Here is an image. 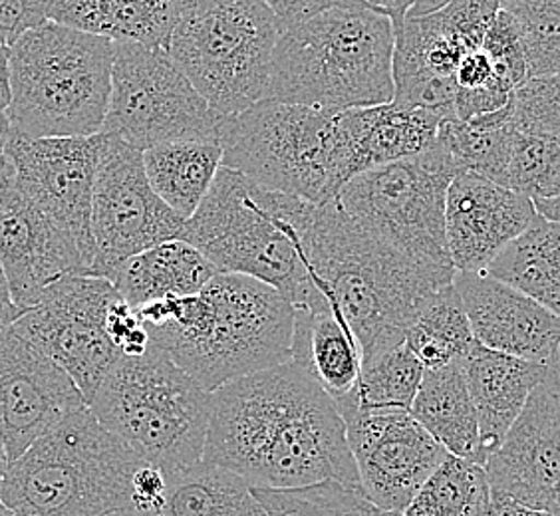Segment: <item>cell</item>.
Returning a JSON list of instances; mask_svg holds the SVG:
<instances>
[{
    "label": "cell",
    "mask_w": 560,
    "mask_h": 516,
    "mask_svg": "<svg viewBox=\"0 0 560 516\" xmlns=\"http://www.w3.org/2000/svg\"><path fill=\"white\" fill-rule=\"evenodd\" d=\"M291 360L338 401L354 389L362 352L345 318L326 304L316 310L294 308Z\"/></svg>",
    "instance_id": "d4e9b609"
},
{
    "label": "cell",
    "mask_w": 560,
    "mask_h": 516,
    "mask_svg": "<svg viewBox=\"0 0 560 516\" xmlns=\"http://www.w3.org/2000/svg\"><path fill=\"white\" fill-rule=\"evenodd\" d=\"M517 131L509 104L493 114L471 119H445L435 141L452 155L462 173H475L491 184L506 187V167Z\"/></svg>",
    "instance_id": "d6a6232c"
},
{
    "label": "cell",
    "mask_w": 560,
    "mask_h": 516,
    "mask_svg": "<svg viewBox=\"0 0 560 516\" xmlns=\"http://www.w3.org/2000/svg\"><path fill=\"white\" fill-rule=\"evenodd\" d=\"M491 511L483 465L445 453L401 516H491Z\"/></svg>",
    "instance_id": "836d02e7"
},
{
    "label": "cell",
    "mask_w": 560,
    "mask_h": 516,
    "mask_svg": "<svg viewBox=\"0 0 560 516\" xmlns=\"http://www.w3.org/2000/svg\"><path fill=\"white\" fill-rule=\"evenodd\" d=\"M311 207L221 167L203 203L185 221L182 241L197 248L217 274L259 280L294 308L316 310L328 302L306 272L302 231Z\"/></svg>",
    "instance_id": "277c9868"
},
{
    "label": "cell",
    "mask_w": 560,
    "mask_h": 516,
    "mask_svg": "<svg viewBox=\"0 0 560 516\" xmlns=\"http://www.w3.org/2000/svg\"><path fill=\"white\" fill-rule=\"evenodd\" d=\"M453 284L477 344L540 366L559 364V314L487 274L455 272Z\"/></svg>",
    "instance_id": "7402d4cb"
},
{
    "label": "cell",
    "mask_w": 560,
    "mask_h": 516,
    "mask_svg": "<svg viewBox=\"0 0 560 516\" xmlns=\"http://www.w3.org/2000/svg\"><path fill=\"white\" fill-rule=\"evenodd\" d=\"M141 155L151 189L184 221L203 203L223 167V151L215 140L167 141Z\"/></svg>",
    "instance_id": "f1b7e54d"
},
{
    "label": "cell",
    "mask_w": 560,
    "mask_h": 516,
    "mask_svg": "<svg viewBox=\"0 0 560 516\" xmlns=\"http://www.w3.org/2000/svg\"><path fill=\"white\" fill-rule=\"evenodd\" d=\"M497 0H452L428 14L408 12L394 26V104L455 118V70L481 48Z\"/></svg>",
    "instance_id": "4fadbf2b"
},
{
    "label": "cell",
    "mask_w": 560,
    "mask_h": 516,
    "mask_svg": "<svg viewBox=\"0 0 560 516\" xmlns=\"http://www.w3.org/2000/svg\"><path fill=\"white\" fill-rule=\"evenodd\" d=\"M537 221L525 195L475 173L455 175L445 195V243L453 270L483 274L499 250Z\"/></svg>",
    "instance_id": "44dd1931"
},
{
    "label": "cell",
    "mask_w": 560,
    "mask_h": 516,
    "mask_svg": "<svg viewBox=\"0 0 560 516\" xmlns=\"http://www.w3.org/2000/svg\"><path fill=\"white\" fill-rule=\"evenodd\" d=\"M9 86H7V75L0 72V162H2V153L4 145L11 136V124H9Z\"/></svg>",
    "instance_id": "7dc6e473"
},
{
    "label": "cell",
    "mask_w": 560,
    "mask_h": 516,
    "mask_svg": "<svg viewBox=\"0 0 560 516\" xmlns=\"http://www.w3.org/2000/svg\"><path fill=\"white\" fill-rule=\"evenodd\" d=\"M459 173L452 155L435 141L420 155L355 175L332 203L358 228L399 255L452 267L445 243V195Z\"/></svg>",
    "instance_id": "8fae6325"
},
{
    "label": "cell",
    "mask_w": 560,
    "mask_h": 516,
    "mask_svg": "<svg viewBox=\"0 0 560 516\" xmlns=\"http://www.w3.org/2000/svg\"><path fill=\"white\" fill-rule=\"evenodd\" d=\"M443 119L394 102L338 114V175L345 187L372 167L401 162L430 150Z\"/></svg>",
    "instance_id": "603a6c76"
},
{
    "label": "cell",
    "mask_w": 560,
    "mask_h": 516,
    "mask_svg": "<svg viewBox=\"0 0 560 516\" xmlns=\"http://www.w3.org/2000/svg\"><path fill=\"white\" fill-rule=\"evenodd\" d=\"M481 50L491 58L497 74L509 80L513 86H517L527 78V64L517 22L509 12L501 9L497 11L483 36Z\"/></svg>",
    "instance_id": "f35d334b"
},
{
    "label": "cell",
    "mask_w": 560,
    "mask_h": 516,
    "mask_svg": "<svg viewBox=\"0 0 560 516\" xmlns=\"http://www.w3.org/2000/svg\"><path fill=\"white\" fill-rule=\"evenodd\" d=\"M491 516H552L549 513H539V511H528L523 506L513 505L509 501H501V499H493V511Z\"/></svg>",
    "instance_id": "c3c4849f"
},
{
    "label": "cell",
    "mask_w": 560,
    "mask_h": 516,
    "mask_svg": "<svg viewBox=\"0 0 560 516\" xmlns=\"http://www.w3.org/2000/svg\"><path fill=\"white\" fill-rule=\"evenodd\" d=\"M215 274L197 248L177 238L128 258L109 282L131 308H138L165 296L197 294Z\"/></svg>",
    "instance_id": "83f0119b"
},
{
    "label": "cell",
    "mask_w": 560,
    "mask_h": 516,
    "mask_svg": "<svg viewBox=\"0 0 560 516\" xmlns=\"http://www.w3.org/2000/svg\"><path fill=\"white\" fill-rule=\"evenodd\" d=\"M559 75L525 78L509 97L511 124L518 133L560 138Z\"/></svg>",
    "instance_id": "74e56055"
},
{
    "label": "cell",
    "mask_w": 560,
    "mask_h": 516,
    "mask_svg": "<svg viewBox=\"0 0 560 516\" xmlns=\"http://www.w3.org/2000/svg\"><path fill=\"white\" fill-rule=\"evenodd\" d=\"M447 2H452V0H416V4H413V9L410 12H413V14H428V12L442 9Z\"/></svg>",
    "instance_id": "681fc988"
},
{
    "label": "cell",
    "mask_w": 560,
    "mask_h": 516,
    "mask_svg": "<svg viewBox=\"0 0 560 516\" xmlns=\"http://www.w3.org/2000/svg\"><path fill=\"white\" fill-rule=\"evenodd\" d=\"M102 427L165 474L203 459L211 394L158 345L112 366L88 403Z\"/></svg>",
    "instance_id": "ba28073f"
},
{
    "label": "cell",
    "mask_w": 560,
    "mask_h": 516,
    "mask_svg": "<svg viewBox=\"0 0 560 516\" xmlns=\"http://www.w3.org/2000/svg\"><path fill=\"white\" fill-rule=\"evenodd\" d=\"M495 78L501 75L497 74L491 58L481 48H477L459 60L455 70V92H474L491 84Z\"/></svg>",
    "instance_id": "ee69618b"
},
{
    "label": "cell",
    "mask_w": 560,
    "mask_h": 516,
    "mask_svg": "<svg viewBox=\"0 0 560 516\" xmlns=\"http://www.w3.org/2000/svg\"><path fill=\"white\" fill-rule=\"evenodd\" d=\"M410 413L445 452L479 465L486 462L462 362L425 370Z\"/></svg>",
    "instance_id": "4316f807"
},
{
    "label": "cell",
    "mask_w": 560,
    "mask_h": 516,
    "mask_svg": "<svg viewBox=\"0 0 560 516\" xmlns=\"http://www.w3.org/2000/svg\"><path fill=\"white\" fill-rule=\"evenodd\" d=\"M9 50L11 46L4 40V36L0 34V72L7 75V62H9Z\"/></svg>",
    "instance_id": "f907efd6"
},
{
    "label": "cell",
    "mask_w": 560,
    "mask_h": 516,
    "mask_svg": "<svg viewBox=\"0 0 560 516\" xmlns=\"http://www.w3.org/2000/svg\"><path fill=\"white\" fill-rule=\"evenodd\" d=\"M182 0H58L50 21L114 44L167 50Z\"/></svg>",
    "instance_id": "484cf974"
},
{
    "label": "cell",
    "mask_w": 560,
    "mask_h": 516,
    "mask_svg": "<svg viewBox=\"0 0 560 516\" xmlns=\"http://www.w3.org/2000/svg\"><path fill=\"white\" fill-rule=\"evenodd\" d=\"M418 357L408 345H392L380 354L362 360L355 386L346 398L360 409H406L420 389L423 377Z\"/></svg>",
    "instance_id": "e575fe53"
},
{
    "label": "cell",
    "mask_w": 560,
    "mask_h": 516,
    "mask_svg": "<svg viewBox=\"0 0 560 516\" xmlns=\"http://www.w3.org/2000/svg\"><path fill=\"white\" fill-rule=\"evenodd\" d=\"M277 16L280 31L294 26L299 22L311 19L330 9H350V7H368L362 0H260Z\"/></svg>",
    "instance_id": "7bdbcfd3"
},
{
    "label": "cell",
    "mask_w": 560,
    "mask_h": 516,
    "mask_svg": "<svg viewBox=\"0 0 560 516\" xmlns=\"http://www.w3.org/2000/svg\"><path fill=\"white\" fill-rule=\"evenodd\" d=\"M165 479L160 516H269L243 477L203 459Z\"/></svg>",
    "instance_id": "4dcf8cb0"
},
{
    "label": "cell",
    "mask_w": 560,
    "mask_h": 516,
    "mask_svg": "<svg viewBox=\"0 0 560 516\" xmlns=\"http://www.w3.org/2000/svg\"><path fill=\"white\" fill-rule=\"evenodd\" d=\"M167 499V479L162 469L150 462H141L131 474V508L150 516L162 515Z\"/></svg>",
    "instance_id": "b9f144b4"
},
{
    "label": "cell",
    "mask_w": 560,
    "mask_h": 516,
    "mask_svg": "<svg viewBox=\"0 0 560 516\" xmlns=\"http://www.w3.org/2000/svg\"><path fill=\"white\" fill-rule=\"evenodd\" d=\"M0 269L21 313L34 306L56 280L90 277V265L74 237L22 191L4 155L0 162Z\"/></svg>",
    "instance_id": "ac0fdd59"
},
{
    "label": "cell",
    "mask_w": 560,
    "mask_h": 516,
    "mask_svg": "<svg viewBox=\"0 0 560 516\" xmlns=\"http://www.w3.org/2000/svg\"><path fill=\"white\" fill-rule=\"evenodd\" d=\"M118 296L109 280L65 277L46 286L38 302L12 322L65 370L86 403L118 362V350L106 333V313Z\"/></svg>",
    "instance_id": "9a60e30c"
},
{
    "label": "cell",
    "mask_w": 560,
    "mask_h": 516,
    "mask_svg": "<svg viewBox=\"0 0 560 516\" xmlns=\"http://www.w3.org/2000/svg\"><path fill=\"white\" fill-rule=\"evenodd\" d=\"M114 43L48 21L9 50V124L26 138H90L102 131Z\"/></svg>",
    "instance_id": "8992f818"
},
{
    "label": "cell",
    "mask_w": 560,
    "mask_h": 516,
    "mask_svg": "<svg viewBox=\"0 0 560 516\" xmlns=\"http://www.w3.org/2000/svg\"><path fill=\"white\" fill-rule=\"evenodd\" d=\"M253 493L269 516H401L377 508L360 486L326 481L302 489H257Z\"/></svg>",
    "instance_id": "d590c367"
},
{
    "label": "cell",
    "mask_w": 560,
    "mask_h": 516,
    "mask_svg": "<svg viewBox=\"0 0 560 516\" xmlns=\"http://www.w3.org/2000/svg\"><path fill=\"white\" fill-rule=\"evenodd\" d=\"M141 461L82 408L7 465L0 501L12 516H102L130 503Z\"/></svg>",
    "instance_id": "52a82bcc"
},
{
    "label": "cell",
    "mask_w": 560,
    "mask_h": 516,
    "mask_svg": "<svg viewBox=\"0 0 560 516\" xmlns=\"http://www.w3.org/2000/svg\"><path fill=\"white\" fill-rule=\"evenodd\" d=\"M487 277L539 302L550 313L560 308V226L539 216L506 247L499 250Z\"/></svg>",
    "instance_id": "f546056e"
},
{
    "label": "cell",
    "mask_w": 560,
    "mask_h": 516,
    "mask_svg": "<svg viewBox=\"0 0 560 516\" xmlns=\"http://www.w3.org/2000/svg\"><path fill=\"white\" fill-rule=\"evenodd\" d=\"M559 366H555L483 462L493 499L559 516Z\"/></svg>",
    "instance_id": "e0dca14e"
},
{
    "label": "cell",
    "mask_w": 560,
    "mask_h": 516,
    "mask_svg": "<svg viewBox=\"0 0 560 516\" xmlns=\"http://www.w3.org/2000/svg\"><path fill=\"white\" fill-rule=\"evenodd\" d=\"M21 314V310L12 302L7 280H4V274H2V269H0V330L11 326Z\"/></svg>",
    "instance_id": "bcb514c9"
},
{
    "label": "cell",
    "mask_w": 560,
    "mask_h": 516,
    "mask_svg": "<svg viewBox=\"0 0 560 516\" xmlns=\"http://www.w3.org/2000/svg\"><path fill=\"white\" fill-rule=\"evenodd\" d=\"M221 119L167 50L114 44L108 112L100 133L145 151L167 141L215 140Z\"/></svg>",
    "instance_id": "7c38bea8"
},
{
    "label": "cell",
    "mask_w": 560,
    "mask_h": 516,
    "mask_svg": "<svg viewBox=\"0 0 560 516\" xmlns=\"http://www.w3.org/2000/svg\"><path fill=\"white\" fill-rule=\"evenodd\" d=\"M394 24L370 7L330 9L280 31L262 99L372 108L394 99Z\"/></svg>",
    "instance_id": "5b68a950"
},
{
    "label": "cell",
    "mask_w": 560,
    "mask_h": 516,
    "mask_svg": "<svg viewBox=\"0 0 560 516\" xmlns=\"http://www.w3.org/2000/svg\"><path fill=\"white\" fill-rule=\"evenodd\" d=\"M100 133L90 138H26L11 131L4 160L22 191L74 237L94 269L96 248L90 231Z\"/></svg>",
    "instance_id": "d6986e66"
},
{
    "label": "cell",
    "mask_w": 560,
    "mask_h": 516,
    "mask_svg": "<svg viewBox=\"0 0 560 516\" xmlns=\"http://www.w3.org/2000/svg\"><path fill=\"white\" fill-rule=\"evenodd\" d=\"M133 310L151 344L209 394L291 360L294 306L259 280L215 274L197 294Z\"/></svg>",
    "instance_id": "7a4b0ae2"
},
{
    "label": "cell",
    "mask_w": 560,
    "mask_h": 516,
    "mask_svg": "<svg viewBox=\"0 0 560 516\" xmlns=\"http://www.w3.org/2000/svg\"><path fill=\"white\" fill-rule=\"evenodd\" d=\"M102 516H150L145 515V513H140V511H136V508H119V511H114V513H106V515Z\"/></svg>",
    "instance_id": "816d5d0a"
},
{
    "label": "cell",
    "mask_w": 560,
    "mask_h": 516,
    "mask_svg": "<svg viewBox=\"0 0 560 516\" xmlns=\"http://www.w3.org/2000/svg\"><path fill=\"white\" fill-rule=\"evenodd\" d=\"M203 461L257 489L360 486L335 399L292 360L211 394Z\"/></svg>",
    "instance_id": "6da1fadb"
},
{
    "label": "cell",
    "mask_w": 560,
    "mask_h": 516,
    "mask_svg": "<svg viewBox=\"0 0 560 516\" xmlns=\"http://www.w3.org/2000/svg\"><path fill=\"white\" fill-rule=\"evenodd\" d=\"M58 0H0V34L9 46L52 19Z\"/></svg>",
    "instance_id": "60d3db41"
},
{
    "label": "cell",
    "mask_w": 560,
    "mask_h": 516,
    "mask_svg": "<svg viewBox=\"0 0 560 516\" xmlns=\"http://www.w3.org/2000/svg\"><path fill=\"white\" fill-rule=\"evenodd\" d=\"M106 333L109 342L124 357H140L150 350V333L145 332L138 314L121 296L108 306Z\"/></svg>",
    "instance_id": "ab89813d"
},
{
    "label": "cell",
    "mask_w": 560,
    "mask_h": 516,
    "mask_svg": "<svg viewBox=\"0 0 560 516\" xmlns=\"http://www.w3.org/2000/svg\"><path fill=\"white\" fill-rule=\"evenodd\" d=\"M338 114L260 99L250 108L223 116L215 136L223 167L306 203H330L342 189Z\"/></svg>",
    "instance_id": "30bf717a"
},
{
    "label": "cell",
    "mask_w": 560,
    "mask_h": 516,
    "mask_svg": "<svg viewBox=\"0 0 560 516\" xmlns=\"http://www.w3.org/2000/svg\"><path fill=\"white\" fill-rule=\"evenodd\" d=\"M7 455H4V449H2V443H0V483H2V477H4V471H7Z\"/></svg>",
    "instance_id": "f5cc1de1"
},
{
    "label": "cell",
    "mask_w": 560,
    "mask_h": 516,
    "mask_svg": "<svg viewBox=\"0 0 560 516\" xmlns=\"http://www.w3.org/2000/svg\"><path fill=\"white\" fill-rule=\"evenodd\" d=\"M86 406L74 382L43 350L12 324L0 330V443L7 462Z\"/></svg>",
    "instance_id": "ffe728a7"
},
{
    "label": "cell",
    "mask_w": 560,
    "mask_h": 516,
    "mask_svg": "<svg viewBox=\"0 0 560 516\" xmlns=\"http://www.w3.org/2000/svg\"><path fill=\"white\" fill-rule=\"evenodd\" d=\"M335 403L362 493L377 508L401 515L447 452L406 409Z\"/></svg>",
    "instance_id": "2e32d148"
},
{
    "label": "cell",
    "mask_w": 560,
    "mask_h": 516,
    "mask_svg": "<svg viewBox=\"0 0 560 516\" xmlns=\"http://www.w3.org/2000/svg\"><path fill=\"white\" fill-rule=\"evenodd\" d=\"M506 189L530 201L560 197V138L517 131L506 167Z\"/></svg>",
    "instance_id": "8d00e7d4"
},
{
    "label": "cell",
    "mask_w": 560,
    "mask_h": 516,
    "mask_svg": "<svg viewBox=\"0 0 560 516\" xmlns=\"http://www.w3.org/2000/svg\"><path fill=\"white\" fill-rule=\"evenodd\" d=\"M362 2H366L370 9L386 14L394 26L399 24L401 19H404V16L413 9V4H416V0H362Z\"/></svg>",
    "instance_id": "f6af8a7d"
},
{
    "label": "cell",
    "mask_w": 560,
    "mask_h": 516,
    "mask_svg": "<svg viewBox=\"0 0 560 516\" xmlns=\"http://www.w3.org/2000/svg\"><path fill=\"white\" fill-rule=\"evenodd\" d=\"M0 516H12L11 511L7 508V505L0 501Z\"/></svg>",
    "instance_id": "db71d44e"
},
{
    "label": "cell",
    "mask_w": 560,
    "mask_h": 516,
    "mask_svg": "<svg viewBox=\"0 0 560 516\" xmlns=\"http://www.w3.org/2000/svg\"><path fill=\"white\" fill-rule=\"evenodd\" d=\"M404 344L418 357L423 370H440L464 360L475 340L453 282L420 302L404 332Z\"/></svg>",
    "instance_id": "1f68e13d"
},
{
    "label": "cell",
    "mask_w": 560,
    "mask_h": 516,
    "mask_svg": "<svg viewBox=\"0 0 560 516\" xmlns=\"http://www.w3.org/2000/svg\"><path fill=\"white\" fill-rule=\"evenodd\" d=\"M280 24L260 0H182L167 55L221 116L265 97Z\"/></svg>",
    "instance_id": "9c48e42d"
},
{
    "label": "cell",
    "mask_w": 560,
    "mask_h": 516,
    "mask_svg": "<svg viewBox=\"0 0 560 516\" xmlns=\"http://www.w3.org/2000/svg\"><path fill=\"white\" fill-rule=\"evenodd\" d=\"M555 366H540L521 357L499 354L477 342L469 348L462 360V370L477 415L483 459L503 442L533 389Z\"/></svg>",
    "instance_id": "cb8c5ba5"
},
{
    "label": "cell",
    "mask_w": 560,
    "mask_h": 516,
    "mask_svg": "<svg viewBox=\"0 0 560 516\" xmlns=\"http://www.w3.org/2000/svg\"><path fill=\"white\" fill-rule=\"evenodd\" d=\"M90 231L96 248L92 277L114 279L128 258L184 235L185 221L151 189L143 151L100 133Z\"/></svg>",
    "instance_id": "5bb4252c"
},
{
    "label": "cell",
    "mask_w": 560,
    "mask_h": 516,
    "mask_svg": "<svg viewBox=\"0 0 560 516\" xmlns=\"http://www.w3.org/2000/svg\"><path fill=\"white\" fill-rule=\"evenodd\" d=\"M314 289L354 332L362 360L404 342L420 302L452 284V267L404 257L366 235L332 201L313 204L302 231Z\"/></svg>",
    "instance_id": "3957f363"
}]
</instances>
